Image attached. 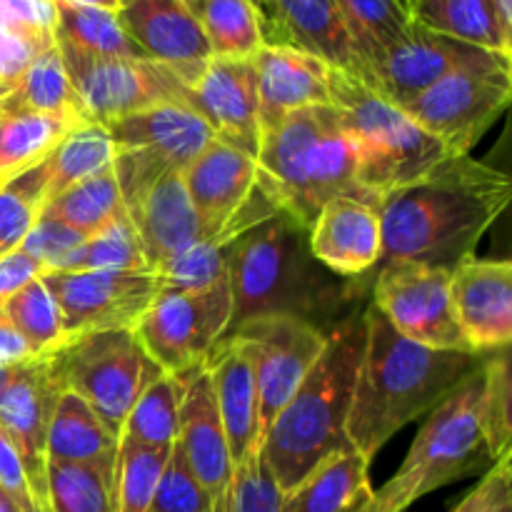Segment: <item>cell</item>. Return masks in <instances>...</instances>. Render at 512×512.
<instances>
[{"mask_svg":"<svg viewBox=\"0 0 512 512\" xmlns=\"http://www.w3.org/2000/svg\"><path fill=\"white\" fill-rule=\"evenodd\" d=\"M50 353L18 365L13 380L5 388L3 400H0V430L18 450L20 460L28 470L35 498L45 512H50L48 428L58 395L63 393Z\"/></svg>","mask_w":512,"mask_h":512,"instance_id":"cell-18","label":"cell"},{"mask_svg":"<svg viewBox=\"0 0 512 512\" xmlns=\"http://www.w3.org/2000/svg\"><path fill=\"white\" fill-rule=\"evenodd\" d=\"M55 48L88 123L110 125L165 103L190 108V88L168 65L150 58H98L60 38Z\"/></svg>","mask_w":512,"mask_h":512,"instance_id":"cell-10","label":"cell"},{"mask_svg":"<svg viewBox=\"0 0 512 512\" xmlns=\"http://www.w3.org/2000/svg\"><path fill=\"white\" fill-rule=\"evenodd\" d=\"M512 98L505 70H460L415 95L400 110L438 138L453 155H468Z\"/></svg>","mask_w":512,"mask_h":512,"instance_id":"cell-15","label":"cell"},{"mask_svg":"<svg viewBox=\"0 0 512 512\" xmlns=\"http://www.w3.org/2000/svg\"><path fill=\"white\" fill-rule=\"evenodd\" d=\"M205 368L235 468L260 448V395L253 363L235 340L223 338L205 360Z\"/></svg>","mask_w":512,"mask_h":512,"instance_id":"cell-27","label":"cell"},{"mask_svg":"<svg viewBox=\"0 0 512 512\" xmlns=\"http://www.w3.org/2000/svg\"><path fill=\"white\" fill-rule=\"evenodd\" d=\"M253 155L213 138L208 148L183 170L193 208L198 213L203 240L230 243L253 225L278 213L255 185Z\"/></svg>","mask_w":512,"mask_h":512,"instance_id":"cell-13","label":"cell"},{"mask_svg":"<svg viewBox=\"0 0 512 512\" xmlns=\"http://www.w3.org/2000/svg\"><path fill=\"white\" fill-rule=\"evenodd\" d=\"M0 512H18V510H15V505L10 503V500L5 498L3 493H0Z\"/></svg>","mask_w":512,"mask_h":512,"instance_id":"cell-58","label":"cell"},{"mask_svg":"<svg viewBox=\"0 0 512 512\" xmlns=\"http://www.w3.org/2000/svg\"><path fill=\"white\" fill-rule=\"evenodd\" d=\"M15 368H18V365H15ZM15 368H3V365H0V400H3V393L10 385V380H13Z\"/></svg>","mask_w":512,"mask_h":512,"instance_id":"cell-56","label":"cell"},{"mask_svg":"<svg viewBox=\"0 0 512 512\" xmlns=\"http://www.w3.org/2000/svg\"><path fill=\"white\" fill-rule=\"evenodd\" d=\"M510 198L508 175L470 155H450L428 175L383 198L378 268L410 260L453 270L473 255Z\"/></svg>","mask_w":512,"mask_h":512,"instance_id":"cell-1","label":"cell"},{"mask_svg":"<svg viewBox=\"0 0 512 512\" xmlns=\"http://www.w3.org/2000/svg\"><path fill=\"white\" fill-rule=\"evenodd\" d=\"M228 280L230 330L255 315H293L328 330L323 323L368 288L363 278H340L323 268L310 253L308 228L283 210L230 240Z\"/></svg>","mask_w":512,"mask_h":512,"instance_id":"cell-3","label":"cell"},{"mask_svg":"<svg viewBox=\"0 0 512 512\" xmlns=\"http://www.w3.org/2000/svg\"><path fill=\"white\" fill-rule=\"evenodd\" d=\"M55 38L98 58H145L120 25L118 10L55 0Z\"/></svg>","mask_w":512,"mask_h":512,"instance_id":"cell-35","label":"cell"},{"mask_svg":"<svg viewBox=\"0 0 512 512\" xmlns=\"http://www.w3.org/2000/svg\"><path fill=\"white\" fill-rule=\"evenodd\" d=\"M258 78L260 135L283 123L295 110L330 105V68L293 45L265 43L253 55Z\"/></svg>","mask_w":512,"mask_h":512,"instance_id":"cell-25","label":"cell"},{"mask_svg":"<svg viewBox=\"0 0 512 512\" xmlns=\"http://www.w3.org/2000/svg\"><path fill=\"white\" fill-rule=\"evenodd\" d=\"M363 348V313L335 323L320 358L260 440L265 463L283 493L303 483L328 458L350 450L345 423Z\"/></svg>","mask_w":512,"mask_h":512,"instance_id":"cell-4","label":"cell"},{"mask_svg":"<svg viewBox=\"0 0 512 512\" xmlns=\"http://www.w3.org/2000/svg\"><path fill=\"white\" fill-rule=\"evenodd\" d=\"M78 5H90V8H103V10H120L123 0H70Z\"/></svg>","mask_w":512,"mask_h":512,"instance_id":"cell-55","label":"cell"},{"mask_svg":"<svg viewBox=\"0 0 512 512\" xmlns=\"http://www.w3.org/2000/svg\"><path fill=\"white\" fill-rule=\"evenodd\" d=\"M368 468L370 460L353 448L333 455L283 493L280 512H368L375 493Z\"/></svg>","mask_w":512,"mask_h":512,"instance_id":"cell-28","label":"cell"},{"mask_svg":"<svg viewBox=\"0 0 512 512\" xmlns=\"http://www.w3.org/2000/svg\"><path fill=\"white\" fill-rule=\"evenodd\" d=\"M13 85L15 83H3V80H0V115L5 113V100H8V95H10V90H13Z\"/></svg>","mask_w":512,"mask_h":512,"instance_id":"cell-57","label":"cell"},{"mask_svg":"<svg viewBox=\"0 0 512 512\" xmlns=\"http://www.w3.org/2000/svg\"><path fill=\"white\" fill-rule=\"evenodd\" d=\"M410 3V0H405V5H408Z\"/></svg>","mask_w":512,"mask_h":512,"instance_id":"cell-61","label":"cell"},{"mask_svg":"<svg viewBox=\"0 0 512 512\" xmlns=\"http://www.w3.org/2000/svg\"><path fill=\"white\" fill-rule=\"evenodd\" d=\"M118 443L83 398L70 390L58 395L48 428V463L93 465L113 473Z\"/></svg>","mask_w":512,"mask_h":512,"instance_id":"cell-29","label":"cell"},{"mask_svg":"<svg viewBox=\"0 0 512 512\" xmlns=\"http://www.w3.org/2000/svg\"><path fill=\"white\" fill-rule=\"evenodd\" d=\"M235 340L250 358L260 395V440L275 415L293 398L328 343V330L293 315H255L235 325Z\"/></svg>","mask_w":512,"mask_h":512,"instance_id":"cell-14","label":"cell"},{"mask_svg":"<svg viewBox=\"0 0 512 512\" xmlns=\"http://www.w3.org/2000/svg\"><path fill=\"white\" fill-rule=\"evenodd\" d=\"M8 110H30L40 115H55V118H68L75 123H85L83 108L70 85L68 73L63 68V60L55 45L38 55L28 68L23 70L5 100V113Z\"/></svg>","mask_w":512,"mask_h":512,"instance_id":"cell-33","label":"cell"},{"mask_svg":"<svg viewBox=\"0 0 512 512\" xmlns=\"http://www.w3.org/2000/svg\"><path fill=\"white\" fill-rule=\"evenodd\" d=\"M308 245L330 273L365 278L378 268L383 250L380 210L353 198L328 200L308 228Z\"/></svg>","mask_w":512,"mask_h":512,"instance_id":"cell-24","label":"cell"},{"mask_svg":"<svg viewBox=\"0 0 512 512\" xmlns=\"http://www.w3.org/2000/svg\"><path fill=\"white\" fill-rule=\"evenodd\" d=\"M190 108L213 135L248 155H258V78L253 58H210L190 85Z\"/></svg>","mask_w":512,"mask_h":512,"instance_id":"cell-21","label":"cell"},{"mask_svg":"<svg viewBox=\"0 0 512 512\" xmlns=\"http://www.w3.org/2000/svg\"><path fill=\"white\" fill-rule=\"evenodd\" d=\"M73 125L78 123L30 110L0 115V188L48 158Z\"/></svg>","mask_w":512,"mask_h":512,"instance_id":"cell-32","label":"cell"},{"mask_svg":"<svg viewBox=\"0 0 512 512\" xmlns=\"http://www.w3.org/2000/svg\"><path fill=\"white\" fill-rule=\"evenodd\" d=\"M368 65L375 88L395 105L408 103L430 85L460 73V70H505L510 73V58L505 55L433 33L415 20L405 30L403 38L380 50Z\"/></svg>","mask_w":512,"mask_h":512,"instance_id":"cell-17","label":"cell"},{"mask_svg":"<svg viewBox=\"0 0 512 512\" xmlns=\"http://www.w3.org/2000/svg\"><path fill=\"white\" fill-rule=\"evenodd\" d=\"M450 268L410 260L380 265L373 273L370 303L403 338L435 350L475 353L455 318Z\"/></svg>","mask_w":512,"mask_h":512,"instance_id":"cell-12","label":"cell"},{"mask_svg":"<svg viewBox=\"0 0 512 512\" xmlns=\"http://www.w3.org/2000/svg\"><path fill=\"white\" fill-rule=\"evenodd\" d=\"M145 512H213L210 495L190 473L178 445H173L170 450L158 488H155L153 500Z\"/></svg>","mask_w":512,"mask_h":512,"instance_id":"cell-48","label":"cell"},{"mask_svg":"<svg viewBox=\"0 0 512 512\" xmlns=\"http://www.w3.org/2000/svg\"><path fill=\"white\" fill-rule=\"evenodd\" d=\"M123 213L125 203L113 168L103 170V173L93 175L83 183H75L73 188L60 193L58 198L45 203L43 210H40V215L70 225L78 233H83L85 238L108 228Z\"/></svg>","mask_w":512,"mask_h":512,"instance_id":"cell-37","label":"cell"},{"mask_svg":"<svg viewBox=\"0 0 512 512\" xmlns=\"http://www.w3.org/2000/svg\"><path fill=\"white\" fill-rule=\"evenodd\" d=\"M60 273H80V270H148L143 245L130 223L128 213L90 235L75 253L60 263ZM150 273V270H148Z\"/></svg>","mask_w":512,"mask_h":512,"instance_id":"cell-45","label":"cell"},{"mask_svg":"<svg viewBox=\"0 0 512 512\" xmlns=\"http://www.w3.org/2000/svg\"><path fill=\"white\" fill-rule=\"evenodd\" d=\"M173 450V448H170ZM168 448H150L120 438L113 470L115 512H145L160 483L165 463L170 458Z\"/></svg>","mask_w":512,"mask_h":512,"instance_id":"cell-40","label":"cell"},{"mask_svg":"<svg viewBox=\"0 0 512 512\" xmlns=\"http://www.w3.org/2000/svg\"><path fill=\"white\" fill-rule=\"evenodd\" d=\"M330 105L340 113L358 158V183L378 205L448 160L450 150L375 85L330 68Z\"/></svg>","mask_w":512,"mask_h":512,"instance_id":"cell-6","label":"cell"},{"mask_svg":"<svg viewBox=\"0 0 512 512\" xmlns=\"http://www.w3.org/2000/svg\"><path fill=\"white\" fill-rule=\"evenodd\" d=\"M125 213L138 233L150 273L203 240V228L183 183V173L160 178L130 203Z\"/></svg>","mask_w":512,"mask_h":512,"instance_id":"cell-26","label":"cell"},{"mask_svg":"<svg viewBox=\"0 0 512 512\" xmlns=\"http://www.w3.org/2000/svg\"><path fill=\"white\" fill-rule=\"evenodd\" d=\"M480 393L483 365L430 413L398 473L373 493L368 512H405L425 495L493 465L480 423Z\"/></svg>","mask_w":512,"mask_h":512,"instance_id":"cell-7","label":"cell"},{"mask_svg":"<svg viewBox=\"0 0 512 512\" xmlns=\"http://www.w3.org/2000/svg\"><path fill=\"white\" fill-rule=\"evenodd\" d=\"M50 155L0 188V255L20 248L45 205Z\"/></svg>","mask_w":512,"mask_h":512,"instance_id":"cell-41","label":"cell"},{"mask_svg":"<svg viewBox=\"0 0 512 512\" xmlns=\"http://www.w3.org/2000/svg\"><path fill=\"white\" fill-rule=\"evenodd\" d=\"M0 493L15 505L18 512H45L35 498L28 470H25L18 450L13 448L3 430H0Z\"/></svg>","mask_w":512,"mask_h":512,"instance_id":"cell-51","label":"cell"},{"mask_svg":"<svg viewBox=\"0 0 512 512\" xmlns=\"http://www.w3.org/2000/svg\"><path fill=\"white\" fill-rule=\"evenodd\" d=\"M335 3L365 63L403 38L413 23L405 0H335Z\"/></svg>","mask_w":512,"mask_h":512,"instance_id":"cell-42","label":"cell"},{"mask_svg":"<svg viewBox=\"0 0 512 512\" xmlns=\"http://www.w3.org/2000/svg\"><path fill=\"white\" fill-rule=\"evenodd\" d=\"M118 18L145 58L168 65L188 88L213 58L198 18L180 0H123Z\"/></svg>","mask_w":512,"mask_h":512,"instance_id":"cell-20","label":"cell"},{"mask_svg":"<svg viewBox=\"0 0 512 512\" xmlns=\"http://www.w3.org/2000/svg\"><path fill=\"white\" fill-rule=\"evenodd\" d=\"M55 45V0H0V80L15 83Z\"/></svg>","mask_w":512,"mask_h":512,"instance_id":"cell-31","label":"cell"},{"mask_svg":"<svg viewBox=\"0 0 512 512\" xmlns=\"http://www.w3.org/2000/svg\"><path fill=\"white\" fill-rule=\"evenodd\" d=\"M280 508H283V490L270 473L263 450H253L243 463L233 468L225 512H280Z\"/></svg>","mask_w":512,"mask_h":512,"instance_id":"cell-47","label":"cell"},{"mask_svg":"<svg viewBox=\"0 0 512 512\" xmlns=\"http://www.w3.org/2000/svg\"><path fill=\"white\" fill-rule=\"evenodd\" d=\"M175 445L183 453L190 473L210 495L213 512H225L230 480H233V460H230L228 440H225L218 405H215L213 383H210L205 363L185 375V393L183 403H180Z\"/></svg>","mask_w":512,"mask_h":512,"instance_id":"cell-22","label":"cell"},{"mask_svg":"<svg viewBox=\"0 0 512 512\" xmlns=\"http://www.w3.org/2000/svg\"><path fill=\"white\" fill-rule=\"evenodd\" d=\"M40 278L58 300L65 338L133 330L160 293L158 278L148 270H48Z\"/></svg>","mask_w":512,"mask_h":512,"instance_id":"cell-16","label":"cell"},{"mask_svg":"<svg viewBox=\"0 0 512 512\" xmlns=\"http://www.w3.org/2000/svg\"><path fill=\"white\" fill-rule=\"evenodd\" d=\"M113 160L115 145L105 125L88 123V120L73 125L50 153V180L45 203L58 198L75 183H83V180L113 168Z\"/></svg>","mask_w":512,"mask_h":512,"instance_id":"cell-36","label":"cell"},{"mask_svg":"<svg viewBox=\"0 0 512 512\" xmlns=\"http://www.w3.org/2000/svg\"><path fill=\"white\" fill-rule=\"evenodd\" d=\"M45 270L38 260L30 258L20 248L10 250V253L0 255V308L18 293L20 288L30 283V280L40 278Z\"/></svg>","mask_w":512,"mask_h":512,"instance_id":"cell-52","label":"cell"},{"mask_svg":"<svg viewBox=\"0 0 512 512\" xmlns=\"http://www.w3.org/2000/svg\"><path fill=\"white\" fill-rule=\"evenodd\" d=\"M50 512H115L113 473L75 463H48Z\"/></svg>","mask_w":512,"mask_h":512,"instance_id":"cell-43","label":"cell"},{"mask_svg":"<svg viewBox=\"0 0 512 512\" xmlns=\"http://www.w3.org/2000/svg\"><path fill=\"white\" fill-rule=\"evenodd\" d=\"M185 375L160 373L143 390V395L135 400L120 438L133 440V443L140 445H150V448H173L175 440H178Z\"/></svg>","mask_w":512,"mask_h":512,"instance_id":"cell-38","label":"cell"},{"mask_svg":"<svg viewBox=\"0 0 512 512\" xmlns=\"http://www.w3.org/2000/svg\"><path fill=\"white\" fill-rule=\"evenodd\" d=\"M180 3H183V5H188L190 10H195V8H198V5H200V0H180Z\"/></svg>","mask_w":512,"mask_h":512,"instance_id":"cell-59","label":"cell"},{"mask_svg":"<svg viewBox=\"0 0 512 512\" xmlns=\"http://www.w3.org/2000/svg\"><path fill=\"white\" fill-rule=\"evenodd\" d=\"M512 375L510 350L500 348L483 360V393H480V423L493 463L512 455Z\"/></svg>","mask_w":512,"mask_h":512,"instance_id":"cell-44","label":"cell"},{"mask_svg":"<svg viewBox=\"0 0 512 512\" xmlns=\"http://www.w3.org/2000/svg\"><path fill=\"white\" fill-rule=\"evenodd\" d=\"M85 235L78 233L70 225L60 223L55 218H45V215H38L35 225L30 228V233L25 235V240L20 243V250L28 253L30 258L38 260L43 265V270H58L60 263L68 258L70 253L80 248L85 243Z\"/></svg>","mask_w":512,"mask_h":512,"instance_id":"cell-49","label":"cell"},{"mask_svg":"<svg viewBox=\"0 0 512 512\" xmlns=\"http://www.w3.org/2000/svg\"><path fill=\"white\" fill-rule=\"evenodd\" d=\"M255 3H258V5H263V0H255Z\"/></svg>","mask_w":512,"mask_h":512,"instance_id":"cell-60","label":"cell"},{"mask_svg":"<svg viewBox=\"0 0 512 512\" xmlns=\"http://www.w3.org/2000/svg\"><path fill=\"white\" fill-rule=\"evenodd\" d=\"M50 358L60 388L83 398L118 440L135 400L163 373L135 330L73 335Z\"/></svg>","mask_w":512,"mask_h":512,"instance_id":"cell-8","label":"cell"},{"mask_svg":"<svg viewBox=\"0 0 512 512\" xmlns=\"http://www.w3.org/2000/svg\"><path fill=\"white\" fill-rule=\"evenodd\" d=\"M363 320L365 348L345 435L355 453L373 460L405 425L445 403L483 365L485 353L413 343L373 303L363 310Z\"/></svg>","mask_w":512,"mask_h":512,"instance_id":"cell-2","label":"cell"},{"mask_svg":"<svg viewBox=\"0 0 512 512\" xmlns=\"http://www.w3.org/2000/svg\"><path fill=\"white\" fill-rule=\"evenodd\" d=\"M455 318L475 353L510 348L512 265L510 260L465 258L450 273Z\"/></svg>","mask_w":512,"mask_h":512,"instance_id":"cell-23","label":"cell"},{"mask_svg":"<svg viewBox=\"0 0 512 512\" xmlns=\"http://www.w3.org/2000/svg\"><path fill=\"white\" fill-rule=\"evenodd\" d=\"M265 43L293 45L328 68L375 85L335 0H263Z\"/></svg>","mask_w":512,"mask_h":512,"instance_id":"cell-19","label":"cell"},{"mask_svg":"<svg viewBox=\"0 0 512 512\" xmlns=\"http://www.w3.org/2000/svg\"><path fill=\"white\" fill-rule=\"evenodd\" d=\"M255 185L278 210L310 228L320 208L333 198L378 200L358 183V158L333 105L295 110L260 135Z\"/></svg>","mask_w":512,"mask_h":512,"instance_id":"cell-5","label":"cell"},{"mask_svg":"<svg viewBox=\"0 0 512 512\" xmlns=\"http://www.w3.org/2000/svg\"><path fill=\"white\" fill-rule=\"evenodd\" d=\"M38 358V355L30 350V345L25 343L23 335L3 318L0 313V365L3 368H15V365H23L28 360Z\"/></svg>","mask_w":512,"mask_h":512,"instance_id":"cell-53","label":"cell"},{"mask_svg":"<svg viewBox=\"0 0 512 512\" xmlns=\"http://www.w3.org/2000/svg\"><path fill=\"white\" fill-rule=\"evenodd\" d=\"M193 13L213 58H253L265 45L263 10L255 0H200Z\"/></svg>","mask_w":512,"mask_h":512,"instance_id":"cell-34","label":"cell"},{"mask_svg":"<svg viewBox=\"0 0 512 512\" xmlns=\"http://www.w3.org/2000/svg\"><path fill=\"white\" fill-rule=\"evenodd\" d=\"M510 458L512 455L490 465L480 483L450 512H512Z\"/></svg>","mask_w":512,"mask_h":512,"instance_id":"cell-50","label":"cell"},{"mask_svg":"<svg viewBox=\"0 0 512 512\" xmlns=\"http://www.w3.org/2000/svg\"><path fill=\"white\" fill-rule=\"evenodd\" d=\"M160 290L193 293L228 278V243L200 240L193 248L183 250L173 260L155 270Z\"/></svg>","mask_w":512,"mask_h":512,"instance_id":"cell-46","label":"cell"},{"mask_svg":"<svg viewBox=\"0 0 512 512\" xmlns=\"http://www.w3.org/2000/svg\"><path fill=\"white\" fill-rule=\"evenodd\" d=\"M495 8H498L500 23L512 33V0H495Z\"/></svg>","mask_w":512,"mask_h":512,"instance_id":"cell-54","label":"cell"},{"mask_svg":"<svg viewBox=\"0 0 512 512\" xmlns=\"http://www.w3.org/2000/svg\"><path fill=\"white\" fill-rule=\"evenodd\" d=\"M408 13L433 33L512 58V33L500 23L495 0H410Z\"/></svg>","mask_w":512,"mask_h":512,"instance_id":"cell-30","label":"cell"},{"mask_svg":"<svg viewBox=\"0 0 512 512\" xmlns=\"http://www.w3.org/2000/svg\"><path fill=\"white\" fill-rule=\"evenodd\" d=\"M3 318L23 335L35 355H45L65 340L63 313L43 278L30 280L0 308Z\"/></svg>","mask_w":512,"mask_h":512,"instance_id":"cell-39","label":"cell"},{"mask_svg":"<svg viewBox=\"0 0 512 512\" xmlns=\"http://www.w3.org/2000/svg\"><path fill=\"white\" fill-rule=\"evenodd\" d=\"M233 323L230 280L193 293L160 290L140 323L135 325L140 345L163 373L185 375L210 358Z\"/></svg>","mask_w":512,"mask_h":512,"instance_id":"cell-11","label":"cell"},{"mask_svg":"<svg viewBox=\"0 0 512 512\" xmlns=\"http://www.w3.org/2000/svg\"><path fill=\"white\" fill-rule=\"evenodd\" d=\"M105 128L115 145L113 170L125 208L160 178L183 173L215 138L193 108L178 103L140 110Z\"/></svg>","mask_w":512,"mask_h":512,"instance_id":"cell-9","label":"cell"}]
</instances>
